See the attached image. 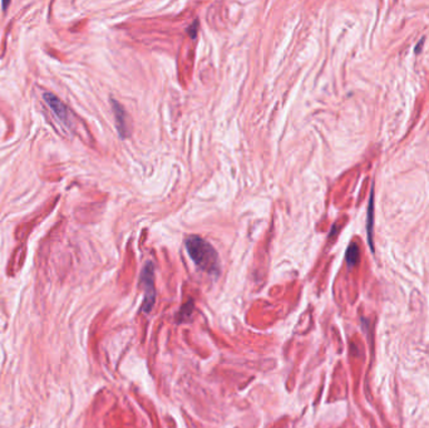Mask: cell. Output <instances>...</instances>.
I'll return each instance as SVG.
<instances>
[{
	"label": "cell",
	"mask_w": 429,
	"mask_h": 428,
	"mask_svg": "<svg viewBox=\"0 0 429 428\" xmlns=\"http://www.w3.org/2000/svg\"><path fill=\"white\" fill-rule=\"evenodd\" d=\"M187 253L197 267L211 275L220 272V259L215 247L200 236H189L185 241Z\"/></svg>",
	"instance_id": "obj_1"
},
{
	"label": "cell",
	"mask_w": 429,
	"mask_h": 428,
	"mask_svg": "<svg viewBox=\"0 0 429 428\" xmlns=\"http://www.w3.org/2000/svg\"><path fill=\"white\" fill-rule=\"evenodd\" d=\"M155 270H153L152 263H147L145 268H143L142 280L143 288H145V300H143L142 311L145 313H150L152 309L155 300H156V290H155Z\"/></svg>",
	"instance_id": "obj_2"
},
{
	"label": "cell",
	"mask_w": 429,
	"mask_h": 428,
	"mask_svg": "<svg viewBox=\"0 0 429 428\" xmlns=\"http://www.w3.org/2000/svg\"><path fill=\"white\" fill-rule=\"evenodd\" d=\"M43 98L44 101H45V103L48 105V107H49L50 110H52V112L54 113L55 117H57L63 124L69 126V124H71V112H69L68 107L64 105L63 102L60 101L55 94L50 93V92L44 93Z\"/></svg>",
	"instance_id": "obj_3"
},
{
	"label": "cell",
	"mask_w": 429,
	"mask_h": 428,
	"mask_svg": "<svg viewBox=\"0 0 429 428\" xmlns=\"http://www.w3.org/2000/svg\"><path fill=\"white\" fill-rule=\"evenodd\" d=\"M111 103H112L113 115H115L116 118V127H117L118 133H119V136L122 138L128 137L131 135V127H129V118L126 110L116 99H112Z\"/></svg>",
	"instance_id": "obj_4"
},
{
	"label": "cell",
	"mask_w": 429,
	"mask_h": 428,
	"mask_svg": "<svg viewBox=\"0 0 429 428\" xmlns=\"http://www.w3.org/2000/svg\"><path fill=\"white\" fill-rule=\"evenodd\" d=\"M373 219H374V190H372V195L368 205V215H366V233H368V242H369L372 250H374L373 245Z\"/></svg>",
	"instance_id": "obj_5"
},
{
	"label": "cell",
	"mask_w": 429,
	"mask_h": 428,
	"mask_svg": "<svg viewBox=\"0 0 429 428\" xmlns=\"http://www.w3.org/2000/svg\"><path fill=\"white\" fill-rule=\"evenodd\" d=\"M345 260H347L349 267H354L359 261V249L355 242L350 244L349 247H348L347 254H345Z\"/></svg>",
	"instance_id": "obj_6"
}]
</instances>
